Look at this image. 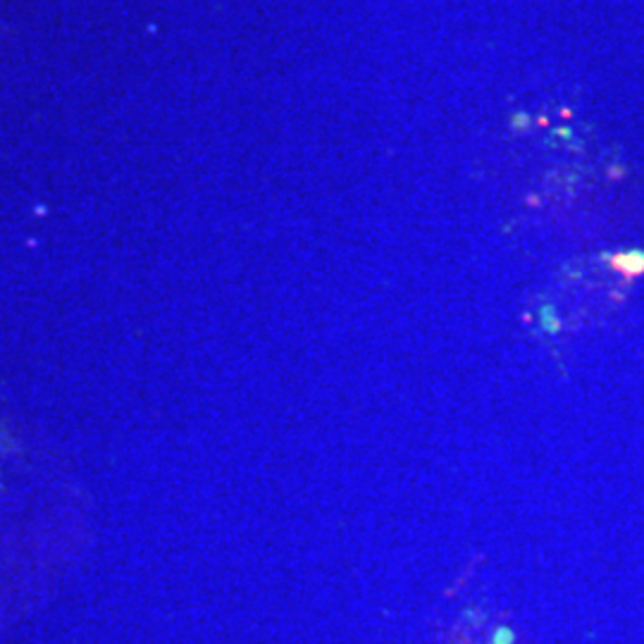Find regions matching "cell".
I'll return each mask as SVG.
<instances>
[{"mask_svg": "<svg viewBox=\"0 0 644 644\" xmlns=\"http://www.w3.org/2000/svg\"><path fill=\"white\" fill-rule=\"evenodd\" d=\"M613 268L621 270L623 275L633 277L644 272V253L642 251H633V253H621V256L613 258Z\"/></svg>", "mask_w": 644, "mask_h": 644, "instance_id": "cell-1", "label": "cell"}]
</instances>
